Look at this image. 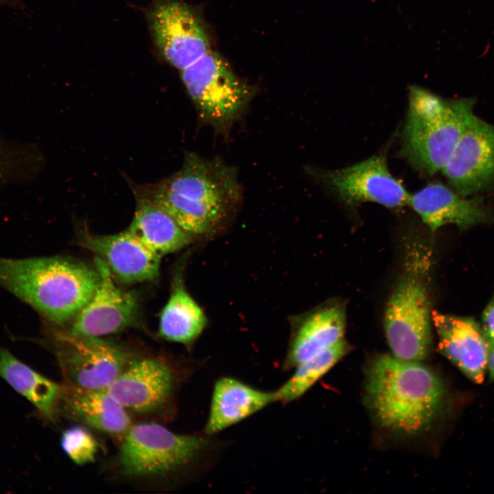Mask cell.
Returning a JSON list of instances; mask_svg holds the SVG:
<instances>
[{
    "label": "cell",
    "instance_id": "cell-13",
    "mask_svg": "<svg viewBox=\"0 0 494 494\" xmlns=\"http://www.w3.org/2000/svg\"><path fill=\"white\" fill-rule=\"evenodd\" d=\"M78 243L101 259L113 277L123 283L150 281L158 276L161 257L128 229L108 235L85 231L79 237Z\"/></svg>",
    "mask_w": 494,
    "mask_h": 494
},
{
    "label": "cell",
    "instance_id": "cell-26",
    "mask_svg": "<svg viewBox=\"0 0 494 494\" xmlns=\"http://www.w3.org/2000/svg\"><path fill=\"white\" fill-rule=\"evenodd\" d=\"M487 370L490 380L494 381V344H489Z\"/></svg>",
    "mask_w": 494,
    "mask_h": 494
},
{
    "label": "cell",
    "instance_id": "cell-4",
    "mask_svg": "<svg viewBox=\"0 0 494 494\" xmlns=\"http://www.w3.org/2000/svg\"><path fill=\"white\" fill-rule=\"evenodd\" d=\"M403 271L387 303L384 329L392 355L421 362L431 347L430 256L423 247L413 246L405 257Z\"/></svg>",
    "mask_w": 494,
    "mask_h": 494
},
{
    "label": "cell",
    "instance_id": "cell-19",
    "mask_svg": "<svg viewBox=\"0 0 494 494\" xmlns=\"http://www.w3.org/2000/svg\"><path fill=\"white\" fill-rule=\"evenodd\" d=\"M137 207L128 230L161 257L178 251L192 242V235L164 210L137 193Z\"/></svg>",
    "mask_w": 494,
    "mask_h": 494
},
{
    "label": "cell",
    "instance_id": "cell-1",
    "mask_svg": "<svg viewBox=\"0 0 494 494\" xmlns=\"http://www.w3.org/2000/svg\"><path fill=\"white\" fill-rule=\"evenodd\" d=\"M365 392L375 420L384 428L406 435L427 428L445 399L439 377L420 362L393 355L375 357L366 373Z\"/></svg>",
    "mask_w": 494,
    "mask_h": 494
},
{
    "label": "cell",
    "instance_id": "cell-16",
    "mask_svg": "<svg viewBox=\"0 0 494 494\" xmlns=\"http://www.w3.org/2000/svg\"><path fill=\"white\" fill-rule=\"evenodd\" d=\"M408 204L432 231L448 224L464 230L489 220L478 199L467 198L438 183L410 195Z\"/></svg>",
    "mask_w": 494,
    "mask_h": 494
},
{
    "label": "cell",
    "instance_id": "cell-6",
    "mask_svg": "<svg viewBox=\"0 0 494 494\" xmlns=\"http://www.w3.org/2000/svg\"><path fill=\"white\" fill-rule=\"evenodd\" d=\"M118 464L134 478L165 476L191 464L208 445L196 435H180L154 423L134 425L124 435Z\"/></svg>",
    "mask_w": 494,
    "mask_h": 494
},
{
    "label": "cell",
    "instance_id": "cell-17",
    "mask_svg": "<svg viewBox=\"0 0 494 494\" xmlns=\"http://www.w3.org/2000/svg\"><path fill=\"white\" fill-rule=\"evenodd\" d=\"M274 401L275 391L259 390L233 377L220 378L214 386L204 432L216 434Z\"/></svg>",
    "mask_w": 494,
    "mask_h": 494
},
{
    "label": "cell",
    "instance_id": "cell-27",
    "mask_svg": "<svg viewBox=\"0 0 494 494\" xmlns=\"http://www.w3.org/2000/svg\"><path fill=\"white\" fill-rule=\"evenodd\" d=\"M2 159H3V157H2V154H1V152L0 150V178L2 177L3 174V170H4L3 169L4 165H3V162Z\"/></svg>",
    "mask_w": 494,
    "mask_h": 494
},
{
    "label": "cell",
    "instance_id": "cell-18",
    "mask_svg": "<svg viewBox=\"0 0 494 494\" xmlns=\"http://www.w3.org/2000/svg\"><path fill=\"white\" fill-rule=\"evenodd\" d=\"M61 402L73 419L113 435L126 434L131 425L126 409L106 390H79L63 386Z\"/></svg>",
    "mask_w": 494,
    "mask_h": 494
},
{
    "label": "cell",
    "instance_id": "cell-2",
    "mask_svg": "<svg viewBox=\"0 0 494 494\" xmlns=\"http://www.w3.org/2000/svg\"><path fill=\"white\" fill-rule=\"evenodd\" d=\"M99 282L95 268L68 258H0V284L60 325L76 317Z\"/></svg>",
    "mask_w": 494,
    "mask_h": 494
},
{
    "label": "cell",
    "instance_id": "cell-10",
    "mask_svg": "<svg viewBox=\"0 0 494 494\" xmlns=\"http://www.w3.org/2000/svg\"><path fill=\"white\" fill-rule=\"evenodd\" d=\"M306 171L348 204L370 202L398 208L409 204L410 194L391 174L384 154L340 169L308 166Z\"/></svg>",
    "mask_w": 494,
    "mask_h": 494
},
{
    "label": "cell",
    "instance_id": "cell-24",
    "mask_svg": "<svg viewBox=\"0 0 494 494\" xmlns=\"http://www.w3.org/2000/svg\"><path fill=\"white\" fill-rule=\"evenodd\" d=\"M61 447L76 464L84 465L93 462L99 450L97 439L84 426H72L62 433Z\"/></svg>",
    "mask_w": 494,
    "mask_h": 494
},
{
    "label": "cell",
    "instance_id": "cell-3",
    "mask_svg": "<svg viewBox=\"0 0 494 494\" xmlns=\"http://www.w3.org/2000/svg\"><path fill=\"white\" fill-rule=\"evenodd\" d=\"M473 101H445L428 90L412 86L403 131L401 156L423 175L442 170L473 113Z\"/></svg>",
    "mask_w": 494,
    "mask_h": 494
},
{
    "label": "cell",
    "instance_id": "cell-5",
    "mask_svg": "<svg viewBox=\"0 0 494 494\" xmlns=\"http://www.w3.org/2000/svg\"><path fill=\"white\" fill-rule=\"evenodd\" d=\"M180 71L200 119L220 133L229 131L255 95V89L211 49Z\"/></svg>",
    "mask_w": 494,
    "mask_h": 494
},
{
    "label": "cell",
    "instance_id": "cell-20",
    "mask_svg": "<svg viewBox=\"0 0 494 494\" xmlns=\"http://www.w3.org/2000/svg\"><path fill=\"white\" fill-rule=\"evenodd\" d=\"M345 324V309L338 303L326 306L311 314L303 322L292 342L285 368L296 367L343 338Z\"/></svg>",
    "mask_w": 494,
    "mask_h": 494
},
{
    "label": "cell",
    "instance_id": "cell-8",
    "mask_svg": "<svg viewBox=\"0 0 494 494\" xmlns=\"http://www.w3.org/2000/svg\"><path fill=\"white\" fill-rule=\"evenodd\" d=\"M55 340L56 358L68 388L106 389L132 360L121 346L99 337L60 331Z\"/></svg>",
    "mask_w": 494,
    "mask_h": 494
},
{
    "label": "cell",
    "instance_id": "cell-25",
    "mask_svg": "<svg viewBox=\"0 0 494 494\" xmlns=\"http://www.w3.org/2000/svg\"><path fill=\"white\" fill-rule=\"evenodd\" d=\"M484 331L489 344H494V300L486 307L483 314Z\"/></svg>",
    "mask_w": 494,
    "mask_h": 494
},
{
    "label": "cell",
    "instance_id": "cell-9",
    "mask_svg": "<svg viewBox=\"0 0 494 494\" xmlns=\"http://www.w3.org/2000/svg\"><path fill=\"white\" fill-rule=\"evenodd\" d=\"M145 18L158 55L181 71L210 50L197 12L181 0H152Z\"/></svg>",
    "mask_w": 494,
    "mask_h": 494
},
{
    "label": "cell",
    "instance_id": "cell-7",
    "mask_svg": "<svg viewBox=\"0 0 494 494\" xmlns=\"http://www.w3.org/2000/svg\"><path fill=\"white\" fill-rule=\"evenodd\" d=\"M158 183L180 196L217 227L242 195L234 167L220 157L205 158L193 152H187L181 168Z\"/></svg>",
    "mask_w": 494,
    "mask_h": 494
},
{
    "label": "cell",
    "instance_id": "cell-14",
    "mask_svg": "<svg viewBox=\"0 0 494 494\" xmlns=\"http://www.w3.org/2000/svg\"><path fill=\"white\" fill-rule=\"evenodd\" d=\"M174 382L172 368L155 358L132 359L106 390L126 408L156 410L170 399Z\"/></svg>",
    "mask_w": 494,
    "mask_h": 494
},
{
    "label": "cell",
    "instance_id": "cell-15",
    "mask_svg": "<svg viewBox=\"0 0 494 494\" xmlns=\"http://www.w3.org/2000/svg\"><path fill=\"white\" fill-rule=\"evenodd\" d=\"M438 336V348L469 379L483 381L487 370L489 343L480 326L473 319L432 313Z\"/></svg>",
    "mask_w": 494,
    "mask_h": 494
},
{
    "label": "cell",
    "instance_id": "cell-22",
    "mask_svg": "<svg viewBox=\"0 0 494 494\" xmlns=\"http://www.w3.org/2000/svg\"><path fill=\"white\" fill-rule=\"evenodd\" d=\"M207 325L206 316L187 292L180 277L174 281L170 296L159 321V336L165 340L190 344Z\"/></svg>",
    "mask_w": 494,
    "mask_h": 494
},
{
    "label": "cell",
    "instance_id": "cell-12",
    "mask_svg": "<svg viewBox=\"0 0 494 494\" xmlns=\"http://www.w3.org/2000/svg\"><path fill=\"white\" fill-rule=\"evenodd\" d=\"M94 265L99 282L91 300L66 331L72 335L100 337L117 333L132 326L137 319V295L115 284L113 274L101 259L95 257Z\"/></svg>",
    "mask_w": 494,
    "mask_h": 494
},
{
    "label": "cell",
    "instance_id": "cell-23",
    "mask_svg": "<svg viewBox=\"0 0 494 494\" xmlns=\"http://www.w3.org/2000/svg\"><path fill=\"white\" fill-rule=\"evenodd\" d=\"M349 350V345L342 338L296 366L292 377L275 391L277 401L286 403L298 399L344 357Z\"/></svg>",
    "mask_w": 494,
    "mask_h": 494
},
{
    "label": "cell",
    "instance_id": "cell-21",
    "mask_svg": "<svg viewBox=\"0 0 494 494\" xmlns=\"http://www.w3.org/2000/svg\"><path fill=\"white\" fill-rule=\"evenodd\" d=\"M0 377L25 397L45 419L54 422L63 386L45 377L0 348Z\"/></svg>",
    "mask_w": 494,
    "mask_h": 494
},
{
    "label": "cell",
    "instance_id": "cell-11",
    "mask_svg": "<svg viewBox=\"0 0 494 494\" xmlns=\"http://www.w3.org/2000/svg\"><path fill=\"white\" fill-rule=\"evenodd\" d=\"M442 171L465 197L490 187L494 181V126L471 113Z\"/></svg>",
    "mask_w": 494,
    "mask_h": 494
}]
</instances>
